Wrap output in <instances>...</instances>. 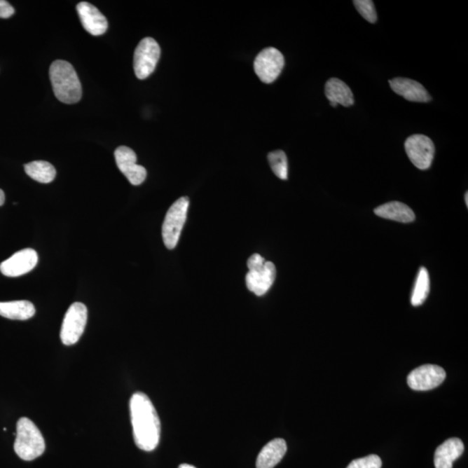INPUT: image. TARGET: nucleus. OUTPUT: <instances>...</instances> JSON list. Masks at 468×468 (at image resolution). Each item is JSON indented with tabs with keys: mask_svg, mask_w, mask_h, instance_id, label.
<instances>
[{
	"mask_svg": "<svg viewBox=\"0 0 468 468\" xmlns=\"http://www.w3.org/2000/svg\"><path fill=\"white\" fill-rule=\"evenodd\" d=\"M375 214L379 217L402 223L412 222L415 219V213L411 208L399 201L381 205L376 208Z\"/></svg>",
	"mask_w": 468,
	"mask_h": 468,
	"instance_id": "a211bd4d",
	"label": "nucleus"
},
{
	"mask_svg": "<svg viewBox=\"0 0 468 468\" xmlns=\"http://www.w3.org/2000/svg\"><path fill=\"white\" fill-rule=\"evenodd\" d=\"M39 262L36 252L31 248L21 250L0 264V272L6 277L25 275L34 270Z\"/></svg>",
	"mask_w": 468,
	"mask_h": 468,
	"instance_id": "f8f14e48",
	"label": "nucleus"
},
{
	"mask_svg": "<svg viewBox=\"0 0 468 468\" xmlns=\"http://www.w3.org/2000/svg\"><path fill=\"white\" fill-rule=\"evenodd\" d=\"M404 147L409 160L419 170H426L432 165L435 148L427 135H411L406 140Z\"/></svg>",
	"mask_w": 468,
	"mask_h": 468,
	"instance_id": "1a4fd4ad",
	"label": "nucleus"
},
{
	"mask_svg": "<svg viewBox=\"0 0 468 468\" xmlns=\"http://www.w3.org/2000/svg\"><path fill=\"white\" fill-rule=\"evenodd\" d=\"M446 371L438 365L426 364L409 373L408 385L416 391L434 390L445 381Z\"/></svg>",
	"mask_w": 468,
	"mask_h": 468,
	"instance_id": "9d476101",
	"label": "nucleus"
},
{
	"mask_svg": "<svg viewBox=\"0 0 468 468\" xmlns=\"http://www.w3.org/2000/svg\"><path fill=\"white\" fill-rule=\"evenodd\" d=\"M88 319L87 307L82 303H72L65 314L62 324L60 338L64 345H73L79 341Z\"/></svg>",
	"mask_w": 468,
	"mask_h": 468,
	"instance_id": "423d86ee",
	"label": "nucleus"
},
{
	"mask_svg": "<svg viewBox=\"0 0 468 468\" xmlns=\"http://www.w3.org/2000/svg\"><path fill=\"white\" fill-rule=\"evenodd\" d=\"M464 444L459 438H451L439 446L434 453L435 468H453V463L462 456Z\"/></svg>",
	"mask_w": 468,
	"mask_h": 468,
	"instance_id": "2eb2a0df",
	"label": "nucleus"
},
{
	"mask_svg": "<svg viewBox=\"0 0 468 468\" xmlns=\"http://www.w3.org/2000/svg\"><path fill=\"white\" fill-rule=\"evenodd\" d=\"M46 450V441L32 420L22 418L17 422L14 451L20 459L31 462L41 456Z\"/></svg>",
	"mask_w": 468,
	"mask_h": 468,
	"instance_id": "7ed1b4c3",
	"label": "nucleus"
},
{
	"mask_svg": "<svg viewBox=\"0 0 468 468\" xmlns=\"http://www.w3.org/2000/svg\"><path fill=\"white\" fill-rule=\"evenodd\" d=\"M25 171L29 177L40 184H50L56 177V168L53 164L45 162V160H36L27 163L25 166Z\"/></svg>",
	"mask_w": 468,
	"mask_h": 468,
	"instance_id": "aec40b11",
	"label": "nucleus"
},
{
	"mask_svg": "<svg viewBox=\"0 0 468 468\" xmlns=\"http://www.w3.org/2000/svg\"><path fill=\"white\" fill-rule=\"evenodd\" d=\"M50 78L55 96L64 104H76L82 98V85L69 62L57 60L50 68Z\"/></svg>",
	"mask_w": 468,
	"mask_h": 468,
	"instance_id": "f03ea898",
	"label": "nucleus"
},
{
	"mask_svg": "<svg viewBox=\"0 0 468 468\" xmlns=\"http://www.w3.org/2000/svg\"><path fill=\"white\" fill-rule=\"evenodd\" d=\"M15 13L13 7L6 0H0V18H8Z\"/></svg>",
	"mask_w": 468,
	"mask_h": 468,
	"instance_id": "393cba45",
	"label": "nucleus"
},
{
	"mask_svg": "<svg viewBox=\"0 0 468 468\" xmlns=\"http://www.w3.org/2000/svg\"><path fill=\"white\" fill-rule=\"evenodd\" d=\"M430 291V280L429 272L425 268L420 269L418 279L415 280L414 290L412 292V305H422L425 302Z\"/></svg>",
	"mask_w": 468,
	"mask_h": 468,
	"instance_id": "412c9836",
	"label": "nucleus"
},
{
	"mask_svg": "<svg viewBox=\"0 0 468 468\" xmlns=\"http://www.w3.org/2000/svg\"><path fill=\"white\" fill-rule=\"evenodd\" d=\"M465 200H466L467 207H468V193L467 192L466 193V195H465Z\"/></svg>",
	"mask_w": 468,
	"mask_h": 468,
	"instance_id": "cd10ccee",
	"label": "nucleus"
},
{
	"mask_svg": "<svg viewBox=\"0 0 468 468\" xmlns=\"http://www.w3.org/2000/svg\"><path fill=\"white\" fill-rule=\"evenodd\" d=\"M179 468H196L195 467H193L192 465H189V464H181Z\"/></svg>",
	"mask_w": 468,
	"mask_h": 468,
	"instance_id": "bb28decb",
	"label": "nucleus"
},
{
	"mask_svg": "<svg viewBox=\"0 0 468 468\" xmlns=\"http://www.w3.org/2000/svg\"><path fill=\"white\" fill-rule=\"evenodd\" d=\"M130 408L135 445L144 451L155 450L160 436V422L155 406L147 394L137 392L131 397Z\"/></svg>",
	"mask_w": 468,
	"mask_h": 468,
	"instance_id": "f257e3e1",
	"label": "nucleus"
},
{
	"mask_svg": "<svg viewBox=\"0 0 468 468\" xmlns=\"http://www.w3.org/2000/svg\"><path fill=\"white\" fill-rule=\"evenodd\" d=\"M76 11L84 29L93 36L104 34L108 29V21L96 6L88 2L76 6Z\"/></svg>",
	"mask_w": 468,
	"mask_h": 468,
	"instance_id": "ddd939ff",
	"label": "nucleus"
},
{
	"mask_svg": "<svg viewBox=\"0 0 468 468\" xmlns=\"http://www.w3.org/2000/svg\"><path fill=\"white\" fill-rule=\"evenodd\" d=\"M5 193H4L2 189H0V207L3 206L4 203H5Z\"/></svg>",
	"mask_w": 468,
	"mask_h": 468,
	"instance_id": "a878e982",
	"label": "nucleus"
},
{
	"mask_svg": "<svg viewBox=\"0 0 468 468\" xmlns=\"http://www.w3.org/2000/svg\"><path fill=\"white\" fill-rule=\"evenodd\" d=\"M160 48L158 43L152 38L142 40L135 50L134 69L137 78H149L156 68L160 60Z\"/></svg>",
	"mask_w": 468,
	"mask_h": 468,
	"instance_id": "0eeeda50",
	"label": "nucleus"
},
{
	"mask_svg": "<svg viewBox=\"0 0 468 468\" xmlns=\"http://www.w3.org/2000/svg\"><path fill=\"white\" fill-rule=\"evenodd\" d=\"M34 303L25 301L0 302V316L12 320H27L35 315Z\"/></svg>",
	"mask_w": 468,
	"mask_h": 468,
	"instance_id": "6ab92c4d",
	"label": "nucleus"
},
{
	"mask_svg": "<svg viewBox=\"0 0 468 468\" xmlns=\"http://www.w3.org/2000/svg\"><path fill=\"white\" fill-rule=\"evenodd\" d=\"M382 460L378 455H371L354 460L347 468H381Z\"/></svg>",
	"mask_w": 468,
	"mask_h": 468,
	"instance_id": "b1692460",
	"label": "nucleus"
},
{
	"mask_svg": "<svg viewBox=\"0 0 468 468\" xmlns=\"http://www.w3.org/2000/svg\"><path fill=\"white\" fill-rule=\"evenodd\" d=\"M325 96L330 101L332 107H336L338 104L350 107L355 102L352 90L338 78L329 79L325 83Z\"/></svg>",
	"mask_w": 468,
	"mask_h": 468,
	"instance_id": "f3484780",
	"label": "nucleus"
},
{
	"mask_svg": "<svg viewBox=\"0 0 468 468\" xmlns=\"http://www.w3.org/2000/svg\"><path fill=\"white\" fill-rule=\"evenodd\" d=\"M284 67L283 54L273 47L261 51L254 60V71L265 83H272L279 78Z\"/></svg>",
	"mask_w": 468,
	"mask_h": 468,
	"instance_id": "6e6552de",
	"label": "nucleus"
},
{
	"mask_svg": "<svg viewBox=\"0 0 468 468\" xmlns=\"http://www.w3.org/2000/svg\"><path fill=\"white\" fill-rule=\"evenodd\" d=\"M390 85L394 92L409 102H429L431 97L422 84L415 80L397 78L390 80Z\"/></svg>",
	"mask_w": 468,
	"mask_h": 468,
	"instance_id": "4468645a",
	"label": "nucleus"
},
{
	"mask_svg": "<svg viewBox=\"0 0 468 468\" xmlns=\"http://www.w3.org/2000/svg\"><path fill=\"white\" fill-rule=\"evenodd\" d=\"M249 272L246 277L248 290L257 296H263L269 291L276 279V268L273 263L266 261L259 254L251 256L247 261Z\"/></svg>",
	"mask_w": 468,
	"mask_h": 468,
	"instance_id": "20e7f679",
	"label": "nucleus"
},
{
	"mask_svg": "<svg viewBox=\"0 0 468 468\" xmlns=\"http://www.w3.org/2000/svg\"><path fill=\"white\" fill-rule=\"evenodd\" d=\"M188 206V197H181L167 211L163 225V239L167 249H174L177 246L186 222Z\"/></svg>",
	"mask_w": 468,
	"mask_h": 468,
	"instance_id": "39448f33",
	"label": "nucleus"
},
{
	"mask_svg": "<svg viewBox=\"0 0 468 468\" xmlns=\"http://www.w3.org/2000/svg\"><path fill=\"white\" fill-rule=\"evenodd\" d=\"M353 3L358 13L365 20L371 24H375L378 21V14L376 12L374 2L371 0H355Z\"/></svg>",
	"mask_w": 468,
	"mask_h": 468,
	"instance_id": "5701e85b",
	"label": "nucleus"
},
{
	"mask_svg": "<svg viewBox=\"0 0 468 468\" xmlns=\"http://www.w3.org/2000/svg\"><path fill=\"white\" fill-rule=\"evenodd\" d=\"M116 165L119 170L125 175L131 184L141 185L147 177L145 167L138 165L137 156L130 148L121 146L115 151Z\"/></svg>",
	"mask_w": 468,
	"mask_h": 468,
	"instance_id": "9b49d317",
	"label": "nucleus"
},
{
	"mask_svg": "<svg viewBox=\"0 0 468 468\" xmlns=\"http://www.w3.org/2000/svg\"><path fill=\"white\" fill-rule=\"evenodd\" d=\"M268 160L270 167L277 177L281 180L288 179V160L287 156L282 151H275L269 153Z\"/></svg>",
	"mask_w": 468,
	"mask_h": 468,
	"instance_id": "4be33fe9",
	"label": "nucleus"
},
{
	"mask_svg": "<svg viewBox=\"0 0 468 468\" xmlns=\"http://www.w3.org/2000/svg\"><path fill=\"white\" fill-rule=\"evenodd\" d=\"M287 451V445L284 439H274L261 449L257 462H256V467L257 468L275 467L282 460Z\"/></svg>",
	"mask_w": 468,
	"mask_h": 468,
	"instance_id": "dca6fc26",
	"label": "nucleus"
}]
</instances>
